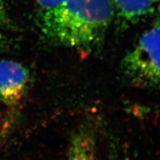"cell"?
Here are the masks:
<instances>
[{
  "label": "cell",
  "mask_w": 160,
  "mask_h": 160,
  "mask_svg": "<svg viewBox=\"0 0 160 160\" xmlns=\"http://www.w3.org/2000/svg\"><path fill=\"white\" fill-rule=\"evenodd\" d=\"M114 17L112 0H67L40 12L38 24L50 42L93 53L102 45Z\"/></svg>",
  "instance_id": "cell-1"
},
{
  "label": "cell",
  "mask_w": 160,
  "mask_h": 160,
  "mask_svg": "<svg viewBox=\"0 0 160 160\" xmlns=\"http://www.w3.org/2000/svg\"><path fill=\"white\" fill-rule=\"evenodd\" d=\"M122 160H134V159H124Z\"/></svg>",
  "instance_id": "cell-9"
},
{
  "label": "cell",
  "mask_w": 160,
  "mask_h": 160,
  "mask_svg": "<svg viewBox=\"0 0 160 160\" xmlns=\"http://www.w3.org/2000/svg\"><path fill=\"white\" fill-rule=\"evenodd\" d=\"M37 5L42 8V11L55 8L67 0H35Z\"/></svg>",
  "instance_id": "cell-7"
},
{
  "label": "cell",
  "mask_w": 160,
  "mask_h": 160,
  "mask_svg": "<svg viewBox=\"0 0 160 160\" xmlns=\"http://www.w3.org/2000/svg\"><path fill=\"white\" fill-rule=\"evenodd\" d=\"M30 79L29 70L22 64L0 60V102L6 105H17L27 93Z\"/></svg>",
  "instance_id": "cell-3"
},
{
  "label": "cell",
  "mask_w": 160,
  "mask_h": 160,
  "mask_svg": "<svg viewBox=\"0 0 160 160\" xmlns=\"http://www.w3.org/2000/svg\"><path fill=\"white\" fill-rule=\"evenodd\" d=\"M12 22L8 12L5 3L3 0H0V28H11Z\"/></svg>",
  "instance_id": "cell-6"
},
{
  "label": "cell",
  "mask_w": 160,
  "mask_h": 160,
  "mask_svg": "<svg viewBox=\"0 0 160 160\" xmlns=\"http://www.w3.org/2000/svg\"><path fill=\"white\" fill-rule=\"evenodd\" d=\"M151 25L122 60L121 71L135 87L160 91V5Z\"/></svg>",
  "instance_id": "cell-2"
},
{
  "label": "cell",
  "mask_w": 160,
  "mask_h": 160,
  "mask_svg": "<svg viewBox=\"0 0 160 160\" xmlns=\"http://www.w3.org/2000/svg\"><path fill=\"white\" fill-rule=\"evenodd\" d=\"M121 27H129L154 14L160 0H112Z\"/></svg>",
  "instance_id": "cell-4"
},
{
  "label": "cell",
  "mask_w": 160,
  "mask_h": 160,
  "mask_svg": "<svg viewBox=\"0 0 160 160\" xmlns=\"http://www.w3.org/2000/svg\"><path fill=\"white\" fill-rule=\"evenodd\" d=\"M97 136L93 125L85 122L73 132L65 160H97Z\"/></svg>",
  "instance_id": "cell-5"
},
{
  "label": "cell",
  "mask_w": 160,
  "mask_h": 160,
  "mask_svg": "<svg viewBox=\"0 0 160 160\" xmlns=\"http://www.w3.org/2000/svg\"><path fill=\"white\" fill-rule=\"evenodd\" d=\"M11 47V41L5 34L0 31V53L9 50Z\"/></svg>",
  "instance_id": "cell-8"
}]
</instances>
